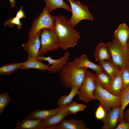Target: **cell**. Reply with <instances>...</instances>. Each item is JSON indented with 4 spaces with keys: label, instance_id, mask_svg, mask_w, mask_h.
Wrapping results in <instances>:
<instances>
[{
    "label": "cell",
    "instance_id": "obj_15",
    "mask_svg": "<svg viewBox=\"0 0 129 129\" xmlns=\"http://www.w3.org/2000/svg\"><path fill=\"white\" fill-rule=\"evenodd\" d=\"M123 87V82L121 69L111 79L109 85L106 90L113 95L119 97L122 91Z\"/></svg>",
    "mask_w": 129,
    "mask_h": 129
},
{
    "label": "cell",
    "instance_id": "obj_9",
    "mask_svg": "<svg viewBox=\"0 0 129 129\" xmlns=\"http://www.w3.org/2000/svg\"><path fill=\"white\" fill-rule=\"evenodd\" d=\"M70 55V53L68 52H66L62 57L56 59H53L50 56L45 57L39 55L38 56L37 59L41 61H48V66L51 64L52 65L49 66V71L52 73H55L59 72L66 65L68 62Z\"/></svg>",
    "mask_w": 129,
    "mask_h": 129
},
{
    "label": "cell",
    "instance_id": "obj_20",
    "mask_svg": "<svg viewBox=\"0 0 129 129\" xmlns=\"http://www.w3.org/2000/svg\"><path fill=\"white\" fill-rule=\"evenodd\" d=\"M94 56L96 60L98 62L112 59L106 43H101L97 46L94 52Z\"/></svg>",
    "mask_w": 129,
    "mask_h": 129
},
{
    "label": "cell",
    "instance_id": "obj_14",
    "mask_svg": "<svg viewBox=\"0 0 129 129\" xmlns=\"http://www.w3.org/2000/svg\"><path fill=\"white\" fill-rule=\"evenodd\" d=\"M114 37L119 42L124 51L127 53V43L129 38V27L125 23L120 24L115 31Z\"/></svg>",
    "mask_w": 129,
    "mask_h": 129
},
{
    "label": "cell",
    "instance_id": "obj_18",
    "mask_svg": "<svg viewBox=\"0 0 129 129\" xmlns=\"http://www.w3.org/2000/svg\"><path fill=\"white\" fill-rule=\"evenodd\" d=\"M31 69H37L43 71L50 70L49 66L44 64L36 58L28 59L27 61L22 63V65L19 69L27 70Z\"/></svg>",
    "mask_w": 129,
    "mask_h": 129
},
{
    "label": "cell",
    "instance_id": "obj_35",
    "mask_svg": "<svg viewBox=\"0 0 129 129\" xmlns=\"http://www.w3.org/2000/svg\"><path fill=\"white\" fill-rule=\"evenodd\" d=\"M10 2L11 7H13L15 6V0H9Z\"/></svg>",
    "mask_w": 129,
    "mask_h": 129
},
{
    "label": "cell",
    "instance_id": "obj_7",
    "mask_svg": "<svg viewBox=\"0 0 129 129\" xmlns=\"http://www.w3.org/2000/svg\"><path fill=\"white\" fill-rule=\"evenodd\" d=\"M94 74L86 68L84 81L77 94L79 99L86 103L94 100L93 97L95 88Z\"/></svg>",
    "mask_w": 129,
    "mask_h": 129
},
{
    "label": "cell",
    "instance_id": "obj_31",
    "mask_svg": "<svg viewBox=\"0 0 129 129\" xmlns=\"http://www.w3.org/2000/svg\"><path fill=\"white\" fill-rule=\"evenodd\" d=\"M106 115L105 111L102 105L100 103L95 113L96 118L97 119H103Z\"/></svg>",
    "mask_w": 129,
    "mask_h": 129
},
{
    "label": "cell",
    "instance_id": "obj_19",
    "mask_svg": "<svg viewBox=\"0 0 129 129\" xmlns=\"http://www.w3.org/2000/svg\"><path fill=\"white\" fill-rule=\"evenodd\" d=\"M99 64L111 77L113 78L121 69L113 61L112 59H106L99 62Z\"/></svg>",
    "mask_w": 129,
    "mask_h": 129
},
{
    "label": "cell",
    "instance_id": "obj_12",
    "mask_svg": "<svg viewBox=\"0 0 129 129\" xmlns=\"http://www.w3.org/2000/svg\"><path fill=\"white\" fill-rule=\"evenodd\" d=\"M88 129L83 120L72 118L69 120L63 119L57 124L50 127L48 129Z\"/></svg>",
    "mask_w": 129,
    "mask_h": 129
},
{
    "label": "cell",
    "instance_id": "obj_29",
    "mask_svg": "<svg viewBox=\"0 0 129 129\" xmlns=\"http://www.w3.org/2000/svg\"><path fill=\"white\" fill-rule=\"evenodd\" d=\"M121 69L123 82V90L129 86V63Z\"/></svg>",
    "mask_w": 129,
    "mask_h": 129
},
{
    "label": "cell",
    "instance_id": "obj_34",
    "mask_svg": "<svg viewBox=\"0 0 129 129\" xmlns=\"http://www.w3.org/2000/svg\"><path fill=\"white\" fill-rule=\"evenodd\" d=\"M123 119L125 121L129 122V108L126 111L123 113Z\"/></svg>",
    "mask_w": 129,
    "mask_h": 129
},
{
    "label": "cell",
    "instance_id": "obj_10",
    "mask_svg": "<svg viewBox=\"0 0 129 129\" xmlns=\"http://www.w3.org/2000/svg\"><path fill=\"white\" fill-rule=\"evenodd\" d=\"M41 30L34 37L28 39L27 42L22 44V46L28 54L27 59L34 58H37L38 56L39 55V52L41 45L40 36Z\"/></svg>",
    "mask_w": 129,
    "mask_h": 129
},
{
    "label": "cell",
    "instance_id": "obj_37",
    "mask_svg": "<svg viewBox=\"0 0 129 129\" xmlns=\"http://www.w3.org/2000/svg\"><path fill=\"white\" fill-rule=\"evenodd\" d=\"M44 1H45V3L46 2L47 0H43Z\"/></svg>",
    "mask_w": 129,
    "mask_h": 129
},
{
    "label": "cell",
    "instance_id": "obj_27",
    "mask_svg": "<svg viewBox=\"0 0 129 129\" xmlns=\"http://www.w3.org/2000/svg\"><path fill=\"white\" fill-rule=\"evenodd\" d=\"M86 107V106L84 104L73 101L67 105L63 109L70 112L71 114H75L78 112L83 111Z\"/></svg>",
    "mask_w": 129,
    "mask_h": 129
},
{
    "label": "cell",
    "instance_id": "obj_2",
    "mask_svg": "<svg viewBox=\"0 0 129 129\" xmlns=\"http://www.w3.org/2000/svg\"><path fill=\"white\" fill-rule=\"evenodd\" d=\"M86 68H77L74 61L68 62L59 72L62 84L68 89L75 86L80 88L84 81Z\"/></svg>",
    "mask_w": 129,
    "mask_h": 129
},
{
    "label": "cell",
    "instance_id": "obj_22",
    "mask_svg": "<svg viewBox=\"0 0 129 129\" xmlns=\"http://www.w3.org/2000/svg\"><path fill=\"white\" fill-rule=\"evenodd\" d=\"M80 88L77 86H74L71 89V91L68 95L61 96L58 101L57 105L58 107L71 103L75 96L78 93Z\"/></svg>",
    "mask_w": 129,
    "mask_h": 129
},
{
    "label": "cell",
    "instance_id": "obj_5",
    "mask_svg": "<svg viewBox=\"0 0 129 129\" xmlns=\"http://www.w3.org/2000/svg\"><path fill=\"white\" fill-rule=\"evenodd\" d=\"M41 47L39 55L44 57L50 51H54L60 48L58 37L54 30L49 28L42 29L40 34Z\"/></svg>",
    "mask_w": 129,
    "mask_h": 129
},
{
    "label": "cell",
    "instance_id": "obj_24",
    "mask_svg": "<svg viewBox=\"0 0 129 129\" xmlns=\"http://www.w3.org/2000/svg\"><path fill=\"white\" fill-rule=\"evenodd\" d=\"M95 72L94 74L95 81L103 88L106 89L111 80V77L104 71Z\"/></svg>",
    "mask_w": 129,
    "mask_h": 129
},
{
    "label": "cell",
    "instance_id": "obj_33",
    "mask_svg": "<svg viewBox=\"0 0 129 129\" xmlns=\"http://www.w3.org/2000/svg\"><path fill=\"white\" fill-rule=\"evenodd\" d=\"M15 16L20 19L26 17L24 11L23 10L22 6H21L19 10L17 11Z\"/></svg>",
    "mask_w": 129,
    "mask_h": 129
},
{
    "label": "cell",
    "instance_id": "obj_36",
    "mask_svg": "<svg viewBox=\"0 0 129 129\" xmlns=\"http://www.w3.org/2000/svg\"><path fill=\"white\" fill-rule=\"evenodd\" d=\"M127 54L129 62V40L128 41L127 43Z\"/></svg>",
    "mask_w": 129,
    "mask_h": 129
},
{
    "label": "cell",
    "instance_id": "obj_21",
    "mask_svg": "<svg viewBox=\"0 0 129 129\" xmlns=\"http://www.w3.org/2000/svg\"><path fill=\"white\" fill-rule=\"evenodd\" d=\"M41 120L26 118L18 122L15 129H41Z\"/></svg>",
    "mask_w": 129,
    "mask_h": 129
},
{
    "label": "cell",
    "instance_id": "obj_13",
    "mask_svg": "<svg viewBox=\"0 0 129 129\" xmlns=\"http://www.w3.org/2000/svg\"><path fill=\"white\" fill-rule=\"evenodd\" d=\"M67 105L52 109L43 110H36L32 111L27 115L26 118L39 119L41 120H44L57 114Z\"/></svg>",
    "mask_w": 129,
    "mask_h": 129
},
{
    "label": "cell",
    "instance_id": "obj_16",
    "mask_svg": "<svg viewBox=\"0 0 129 129\" xmlns=\"http://www.w3.org/2000/svg\"><path fill=\"white\" fill-rule=\"evenodd\" d=\"M71 114L64 109L57 114L44 120H41V129H48L59 123L68 115Z\"/></svg>",
    "mask_w": 129,
    "mask_h": 129
},
{
    "label": "cell",
    "instance_id": "obj_11",
    "mask_svg": "<svg viewBox=\"0 0 129 129\" xmlns=\"http://www.w3.org/2000/svg\"><path fill=\"white\" fill-rule=\"evenodd\" d=\"M121 110V106L114 107L111 110L106 113V115L103 119V125L102 129H113L116 127Z\"/></svg>",
    "mask_w": 129,
    "mask_h": 129
},
{
    "label": "cell",
    "instance_id": "obj_17",
    "mask_svg": "<svg viewBox=\"0 0 129 129\" xmlns=\"http://www.w3.org/2000/svg\"><path fill=\"white\" fill-rule=\"evenodd\" d=\"M74 61L76 67L78 69L89 68L95 72L104 71L99 64L91 61L86 54H83L80 57L76 58Z\"/></svg>",
    "mask_w": 129,
    "mask_h": 129
},
{
    "label": "cell",
    "instance_id": "obj_28",
    "mask_svg": "<svg viewBox=\"0 0 129 129\" xmlns=\"http://www.w3.org/2000/svg\"><path fill=\"white\" fill-rule=\"evenodd\" d=\"M11 97L10 95L5 92L0 95V114L3 113L5 107L10 102Z\"/></svg>",
    "mask_w": 129,
    "mask_h": 129
},
{
    "label": "cell",
    "instance_id": "obj_30",
    "mask_svg": "<svg viewBox=\"0 0 129 129\" xmlns=\"http://www.w3.org/2000/svg\"><path fill=\"white\" fill-rule=\"evenodd\" d=\"M20 20L16 16L14 17H12L5 22L4 24V26H8L10 27L13 28L14 25H16L17 26L18 28L20 29L22 24Z\"/></svg>",
    "mask_w": 129,
    "mask_h": 129
},
{
    "label": "cell",
    "instance_id": "obj_32",
    "mask_svg": "<svg viewBox=\"0 0 129 129\" xmlns=\"http://www.w3.org/2000/svg\"><path fill=\"white\" fill-rule=\"evenodd\" d=\"M115 129H129V122H126L123 119Z\"/></svg>",
    "mask_w": 129,
    "mask_h": 129
},
{
    "label": "cell",
    "instance_id": "obj_1",
    "mask_svg": "<svg viewBox=\"0 0 129 129\" xmlns=\"http://www.w3.org/2000/svg\"><path fill=\"white\" fill-rule=\"evenodd\" d=\"M55 25L54 30L58 35L60 48L67 50L77 44L80 37L79 32L76 31L70 24L69 19L62 15L54 16Z\"/></svg>",
    "mask_w": 129,
    "mask_h": 129
},
{
    "label": "cell",
    "instance_id": "obj_23",
    "mask_svg": "<svg viewBox=\"0 0 129 129\" xmlns=\"http://www.w3.org/2000/svg\"><path fill=\"white\" fill-rule=\"evenodd\" d=\"M45 4V6L49 13L58 8H63L71 12V8L64 2V0H47Z\"/></svg>",
    "mask_w": 129,
    "mask_h": 129
},
{
    "label": "cell",
    "instance_id": "obj_3",
    "mask_svg": "<svg viewBox=\"0 0 129 129\" xmlns=\"http://www.w3.org/2000/svg\"><path fill=\"white\" fill-rule=\"evenodd\" d=\"M55 25L54 16L50 14L46 6L45 7L42 12L32 22L28 35V40L34 37L43 29L54 30Z\"/></svg>",
    "mask_w": 129,
    "mask_h": 129
},
{
    "label": "cell",
    "instance_id": "obj_25",
    "mask_svg": "<svg viewBox=\"0 0 129 129\" xmlns=\"http://www.w3.org/2000/svg\"><path fill=\"white\" fill-rule=\"evenodd\" d=\"M119 97L121 101V110L118 119L119 123L123 119L124 111L129 103V86L122 90Z\"/></svg>",
    "mask_w": 129,
    "mask_h": 129
},
{
    "label": "cell",
    "instance_id": "obj_8",
    "mask_svg": "<svg viewBox=\"0 0 129 129\" xmlns=\"http://www.w3.org/2000/svg\"><path fill=\"white\" fill-rule=\"evenodd\" d=\"M106 43L112 60L117 66L122 69L129 63L127 53L116 38L114 37L112 41Z\"/></svg>",
    "mask_w": 129,
    "mask_h": 129
},
{
    "label": "cell",
    "instance_id": "obj_26",
    "mask_svg": "<svg viewBox=\"0 0 129 129\" xmlns=\"http://www.w3.org/2000/svg\"><path fill=\"white\" fill-rule=\"evenodd\" d=\"M22 63H8L0 68V75H4L13 73L18 69H19Z\"/></svg>",
    "mask_w": 129,
    "mask_h": 129
},
{
    "label": "cell",
    "instance_id": "obj_4",
    "mask_svg": "<svg viewBox=\"0 0 129 129\" xmlns=\"http://www.w3.org/2000/svg\"><path fill=\"white\" fill-rule=\"evenodd\" d=\"M95 88L93 93L94 100L100 102L106 112L110 111L113 107L121 106L119 97L115 96L102 87L95 81Z\"/></svg>",
    "mask_w": 129,
    "mask_h": 129
},
{
    "label": "cell",
    "instance_id": "obj_6",
    "mask_svg": "<svg viewBox=\"0 0 129 129\" xmlns=\"http://www.w3.org/2000/svg\"><path fill=\"white\" fill-rule=\"evenodd\" d=\"M71 5L72 16L69 19V22L73 27L83 19L93 21L94 18L86 6L81 4L79 1L74 0H68Z\"/></svg>",
    "mask_w": 129,
    "mask_h": 129
}]
</instances>
